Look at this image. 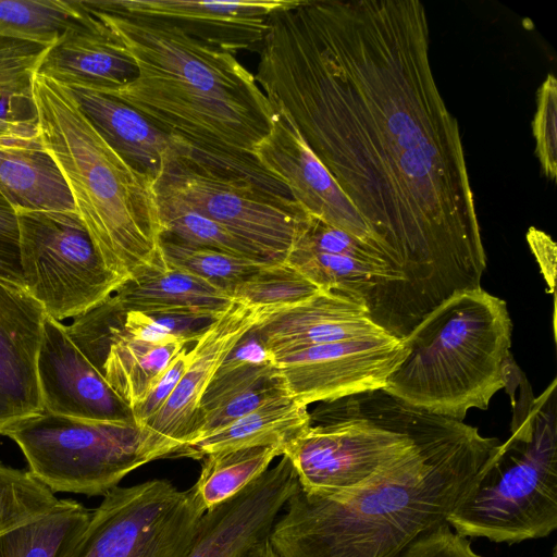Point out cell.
Wrapping results in <instances>:
<instances>
[{"mask_svg":"<svg viewBox=\"0 0 557 557\" xmlns=\"http://www.w3.org/2000/svg\"><path fill=\"white\" fill-rule=\"evenodd\" d=\"M406 356V347L386 332L314 345L275 357L287 394L308 406L383 389Z\"/></svg>","mask_w":557,"mask_h":557,"instance_id":"obj_12","label":"cell"},{"mask_svg":"<svg viewBox=\"0 0 557 557\" xmlns=\"http://www.w3.org/2000/svg\"><path fill=\"white\" fill-rule=\"evenodd\" d=\"M49 47L0 35V139L39 135L34 84Z\"/></svg>","mask_w":557,"mask_h":557,"instance_id":"obj_27","label":"cell"},{"mask_svg":"<svg viewBox=\"0 0 557 557\" xmlns=\"http://www.w3.org/2000/svg\"><path fill=\"white\" fill-rule=\"evenodd\" d=\"M157 205L162 236L190 246L215 249L259 262H271L216 221L177 205L158 200Z\"/></svg>","mask_w":557,"mask_h":557,"instance_id":"obj_31","label":"cell"},{"mask_svg":"<svg viewBox=\"0 0 557 557\" xmlns=\"http://www.w3.org/2000/svg\"><path fill=\"white\" fill-rule=\"evenodd\" d=\"M256 82L368 225L407 336L486 268L459 125L436 85L419 0H301L268 17Z\"/></svg>","mask_w":557,"mask_h":557,"instance_id":"obj_1","label":"cell"},{"mask_svg":"<svg viewBox=\"0 0 557 557\" xmlns=\"http://www.w3.org/2000/svg\"><path fill=\"white\" fill-rule=\"evenodd\" d=\"M532 131L542 171L554 181L557 176V81L553 74H548L537 89Z\"/></svg>","mask_w":557,"mask_h":557,"instance_id":"obj_35","label":"cell"},{"mask_svg":"<svg viewBox=\"0 0 557 557\" xmlns=\"http://www.w3.org/2000/svg\"><path fill=\"white\" fill-rule=\"evenodd\" d=\"M245 557H278L269 542V539L255 547Z\"/></svg>","mask_w":557,"mask_h":557,"instance_id":"obj_40","label":"cell"},{"mask_svg":"<svg viewBox=\"0 0 557 557\" xmlns=\"http://www.w3.org/2000/svg\"><path fill=\"white\" fill-rule=\"evenodd\" d=\"M45 318L25 286L0 277V435L44 411L37 357Z\"/></svg>","mask_w":557,"mask_h":557,"instance_id":"obj_19","label":"cell"},{"mask_svg":"<svg viewBox=\"0 0 557 557\" xmlns=\"http://www.w3.org/2000/svg\"><path fill=\"white\" fill-rule=\"evenodd\" d=\"M262 307L234 301L194 342L189 363L163 407L141 428L153 460L174 457L195 431L201 399L218 369L259 322Z\"/></svg>","mask_w":557,"mask_h":557,"instance_id":"obj_13","label":"cell"},{"mask_svg":"<svg viewBox=\"0 0 557 557\" xmlns=\"http://www.w3.org/2000/svg\"><path fill=\"white\" fill-rule=\"evenodd\" d=\"M205 511L166 480L116 486L61 557H184Z\"/></svg>","mask_w":557,"mask_h":557,"instance_id":"obj_11","label":"cell"},{"mask_svg":"<svg viewBox=\"0 0 557 557\" xmlns=\"http://www.w3.org/2000/svg\"><path fill=\"white\" fill-rule=\"evenodd\" d=\"M276 456H282V449L276 446L207 455L202 458L200 475L191 487L205 510L211 509L262 475Z\"/></svg>","mask_w":557,"mask_h":557,"instance_id":"obj_29","label":"cell"},{"mask_svg":"<svg viewBox=\"0 0 557 557\" xmlns=\"http://www.w3.org/2000/svg\"><path fill=\"white\" fill-rule=\"evenodd\" d=\"M158 201L197 211L226 227L271 262H285L313 216L292 197L223 173L193 157L154 181Z\"/></svg>","mask_w":557,"mask_h":557,"instance_id":"obj_8","label":"cell"},{"mask_svg":"<svg viewBox=\"0 0 557 557\" xmlns=\"http://www.w3.org/2000/svg\"><path fill=\"white\" fill-rule=\"evenodd\" d=\"M38 134L106 267L124 282L164 264L154 182L124 160L69 89L36 74Z\"/></svg>","mask_w":557,"mask_h":557,"instance_id":"obj_4","label":"cell"},{"mask_svg":"<svg viewBox=\"0 0 557 557\" xmlns=\"http://www.w3.org/2000/svg\"><path fill=\"white\" fill-rule=\"evenodd\" d=\"M2 435L20 447L28 471L53 493L104 496L128 473L153 461L135 422L83 420L42 411Z\"/></svg>","mask_w":557,"mask_h":557,"instance_id":"obj_7","label":"cell"},{"mask_svg":"<svg viewBox=\"0 0 557 557\" xmlns=\"http://www.w3.org/2000/svg\"><path fill=\"white\" fill-rule=\"evenodd\" d=\"M512 323L505 300L482 287L458 293L405 338L406 356L384 392L412 407L462 421L488 408L506 385Z\"/></svg>","mask_w":557,"mask_h":557,"instance_id":"obj_6","label":"cell"},{"mask_svg":"<svg viewBox=\"0 0 557 557\" xmlns=\"http://www.w3.org/2000/svg\"><path fill=\"white\" fill-rule=\"evenodd\" d=\"M0 194L16 212H76L66 181L39 135L0 139Z\"/></svg>","mask_w":557,"mask_h":557,"instance_id":"obj_24","label":"cell"},{"mask_svg":"<svg viewBox=\"0 0 557 557\" xmlns=\"http://www.w3.org/2000/svg\"><path fill=\"white\" fill-rule=\"evenodd\" d=\"M284 394L287 392L272 362L227 355L201 399L189 442L230 424L264 401Z\"/></svg>","mask_w":557,"mask_h":557,"instance_id":"obj_25","label":"cell"},{"mask_svg":"<svg viewBox=\"0 0 557 557\" xmlns=\"http://www.w3.org/2000/svg\"><path fill=\"white\" fill-rule=\"evenodd\" d=\"M67 89L102 138L153 182L172 162L193 157L172 136L121 100L85 88Z\"/></svg>","mask_w":557,"mask_h":557,"instance_id":"obj_22","label":"cell"},{"mask_svg":"<svg viewBox=\"0 0 557 557\" xmlns=\"http://www.w3.org/2000/svg\"><path fill=\"white\" fill-rule=\"evenodd\" d=\"M190 360V349L183 348L147 396L132 409L135 423L141 429L165 404Z\"/></svg>","mask_w":557,"mask_h":557,"instance_id":"obj_38","label":"cell"},{"mask_svg":"<svg viewBox=\"0 0 557 557\" xmlns=\"http://www.w3.org/2000/svg\"><path fill=\"white\" fill-rule=\"evenodd\" d=\"M298 487L285 455L242 492L208 509L184 557H245L269 539L289 497Z\"/></svg>","mask_w":557,"mask_h":557,"instance_id":"obj_17","label":"cell"},{"mask_svg":"<svg viewBox=\"0 0 557 557\" xmlns=\"http://www.w3.org/2000/svg\"><path fill=\"white\" fill-rule=\"evenodd\" d=\"M320 288L287 262L263 264L249 277L235 285L228 294L238 302L277 308L305 301Z\"/></svg>","mask_w":557,"mask_h":557,"instance_id":"obj_33","label":"cell"},{"mask_svg":"<svg viewBox=\"0 0 557 557\" xmlns=\"http://www.w3.org/2000/svg\"><path fill=\"white\" fill-rule=\"evenodd\" d=\"M87 16L81 0H0V35L51 46Z\"/></svg>","mask_w":557,"mask_h":557,"instance_id":"obj_30","label":"cell"},{"mask_svg":"<svg viewBox=\"0 0 557 557\" xmlns=\"http://www.w3.org/2000/svg\"><path fill=\"white\" fill-rule=\"evenodd\" d=\"M553 557H557V555H556V547L553 550Z\"/></svg>","mask_w":557,"mask_h":557,"instance_id":"obj_41","label":"cell"},{"mask_svg":"<svg viewBox=\"0 0 557 557\" xmlns=\"http://www.w3.org/2000/svg\"><path fill=\"white\" fill-rule=\"evenodd\" d=\"M310 421L283 455L290 460L299 487L313 496L351 493L414 448L408 433L360 412L347 397L322 403Z\"/></svg>","mask_w":557,"mask_h":557,"instance_id":"obj_9","label":"cell"},{"mask_svg":"<svg viewBox=\"0 0 557 557\" xmlns=\"http://www.w3.org/2000/svg\"><path fill=\"white\" fill-rule=\"evenodd\" d=\"M285 262L320 290L366 307L376 325L396 282L379 250L314 218Z\"/></svg>","mask_w":557,"mask_h":557,"instance_id":"obj_14","label":"cell"},{"mask_svg":"<svg viewBox=\"0 0 557 557\" xmlns=\"http://www.w3.org/2000/svg\"><path fill=\"white\" fill-rule=\"evenodd\" d=\"M396 557H482L468 537L455 532L443 522L421 534Z\"/></svg>","mask_w":557,"mask_h":557,"instance_id":"obj_36","label":"cell"},{"mask_svg":"<svg viewBox=\"0 0 557 557\" xmlns=\"http://www.w3.org/2000/svg\"><path fill=\"white\" fill-rule=\"evenodd\" d=\"M16 214L24 286L47 315L74 319L124 283L99 257L77 212Z\"/></svg>","mask_w":557,"mask_h":557,"instance_id":"obj_10","label":"cell"},{"mask_svg":"<svg viewBox=\"0 0 557 557\" xmlns=\"http://www.w3.org/2000/svg\"><path fill=\"white\" fill-rule=\"evenodd\" d=\"M106 301L121 312L212 321L235 300L225 289L164 262L124 282Z\"/></svg>","mask_w":557,"mask_h":557,"instance_id":"obj_23","label":"cell"},{"mask_svg":"<svg viewBox=\"0 0 557 557\" xmlns=\"http://www.w3.org/2000/svg\"><path fill=\"white\" fill-rule=\"evenodd\" d=\"M311 425L306 405L288 394L264 401L230 424L184 445L174 457L205 456L242 448L276 446L282 449Z\"/></svg>","mask_w":557,"mask_h":557,"instance_id":"obj_26","label":"cell"},{"mask_svg":"<svg viewBox=\"0 0 557 557\" xmlns=\"http://www.w3.org/2000/svg\"><path fill=\"white\" fill-rule=\"evenodd\" d=\"M82 3L137 69L132 82L106 95L137 110L195 159L289 196L255 158L256 147L271 132L274 111L235 54L171 24Z\"/></svg>","mask_w":557,"mask_h":557,"instance_id":"obj_3","label":"cell"},{"mask_svg":"<svg viewBox=\"0 0 557 557\" xmlns=\"http://www.w3.org/2000/svg\"><path fill=\"white\" fill-rule=\"evenodd\" d=\"M0 277L24 286L15 209L0 194Z\"/></svg>","mask_w":557,"mask_h":557,"instance_id":"obj_37","label":"cell"},{"mask_svg":"<svg viewBox=\"0 0 557 557\" xmlns=\"http://www.w3.org/2000/svg\"><path fill=\"white\" fill-rule=\"evenodd\" d=\"M375 414L408 433L414 448L360 488L318 497L299 485L269 535L278 557H396L446 522L500 441L474 426L405 404L383 389Z\"/></svg>","mask_w":557,"mask_h":557,"instance_id":"obj_2","label":"cell"},{"mask_svg":"<svg viewBox=\"0 0 557 557\" xmlns=\"http://www.w3.org/2000/svg\"><path fill=\"white\" fill-rule=\"evenodd\" d=\"M251 331L271 360L314 345L385 332L366 307L322 290L293 306L263 308Z\"/></svg>","mask_w":557,"mask_h":557,"instance_id":"obj_20","label":"cell"},{"mask_svg":"<svg viewBox=\"0 0 557 557\" xmlns=\"http://www.w3.org/2000/svg\"><path fill=\"white\" fill-rule=\"evenodd\" d=\"M96 8L171 24L187 35L236 54L260 49L268 17L301 0H88Z\"/></svg>","mask_w":557,"mask_h":557,"instance_id":"obj_16","label":"cell"},{"mask_svg":"<svg viewBox=\"0 0 557 557\" xmlns=\"http://www.w3.org/2000/svg\"><path fill=\"white\" fill-rule=\"evenodd\" d=\"M272 128L256 147L257 162L281 182L289 196L314 219L375 248L368 225L314 156L290 117L280 107L272 106Z\"/></svg>","mask_w":557,"mask_h":557,"instance_id":"obj_15","label":"cell"},{"mask_svg":"<svg viewBox=\"0 0 557 557\" xmlns=\"http://www.w3.org/2000/svg\"><path fill=\"white\" fill-rule=\"evenodd\" d=\"M527 239L552 290L555 282L556 245L552 238L535 227H530Z\"/></svg>","mask_w":557,"mask_h":557,"instance_id":"obj_39","label":"cell"},{"mask_svg":"<svg viewBox=\"0 0 557 557\" xmlns=\"http://www.w3.org/2000/svg\"><path fill=\"white\" fill-rule=\"evenodd\" d=\"M37 379L44 412L83 420L135 422L132 409L73 343L65 325L47 314L37 357Z\"/></svg>","mask_w":557,"mask_h":557,"instance_id":"obj_18","label":"cell"},{"mask_svg":"<svg viewBox=\"0 0 557 557\" xmlns=\"http://www.w3.org/2000/svg\"><path fill=\"white\" fill-rule=\"evenodd\" d=\"M510 435L491 451L446 522L465 537L515 544L557 529L556 380L535 396L511 357Z\"/></svg>","mask_w":557,"mask_h":557,"instance_id":"obj_5","label":"cell"},{"mask_svg":"<svg viewBox=\"0 0 557 557\" xmlns=\"http://www.w3.org/2000/svg\"><path fill=\"white\" fill-rule=\"evenodd\" d=\"M58 502L29 471L0 462V535L47 513Z\"/></svg>","mask_w":557,"mask_h":557,"instance_id":"obj_34","label":"cell"},{"mask_svg":"<svg viewBox=\"0 0 557 557\" xmlns=\"http://www.w3.org/2000/svg\"><path fill=\"white\" fill-rule=\"evenodd\" d=\"M87 13L85 22L67 29L46 50L37 75L67 88L108 94L132 82L137 69L108 28Z\"/></svg>","mask_w":557,"mask_h":557,"instance_id":"obj_21","label":"cell"},{"mask_svg":"<svg viewBox=\"0 0 557 557\" xmlns=\"http://www.w3.org/2000/svg\"><path fill=\"white\" fill-rule=\"evenodd\" d=\"M160 250L168 265L203 278L227 293L263 264L270 263L190 246L166 236L161 237Z\"/></svg>","mask_w":557,"mask_h":557,"instance_id":"obj_32","label":"cell"},{"mask_svg":"<svg viewBox=\"0 0 557 557\" xmlns=\"http://www.w3.org/2000/svg\"><path fill=\"white\" fill-rule=\"evenodd\" d=\"M92 510L72 498L0 535V557H61L83 531Z\"/></svg>","mask_w":557,"mask_h":557,"instance_id":"obj_28","label":"cell"}]
</instances>
